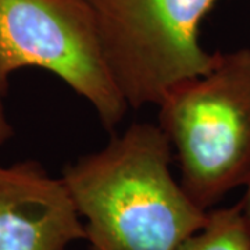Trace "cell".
<instances>
[{
    "label": "cell",
    "instance_id": "8",
    "mask_svg": "<svg viewBox=\"0 0 250 250\" xmlns=\"http://www.w3.org/2000/svg\"><path fill=\"white\" fill-rule=\"evenodd\" d=\"M239 206L242 207V211L246 217L248 223L250 224V184L246 187V190H245V195L242 197V200L239 202Z\"/></svg>",
    "mask_w": 250,
    "mask_h": 250
},
{
    "label": "cell",
    "instance_id": "6",
    "mask_svg": "<svg viewBox=\"0 0 250 250\" xmlns=\"http://www.w3.org/2000/svg\"><path fill=\"white\" fill-rule=\"evenodd\" d=\"M177 250H250V224L239 203L211 208L203 228L185 239Z\"/></svg>",
    "mask_w": 250,
    "mask_h": 250
},
{
    "label": "cell",
    "instance_id": "7",
    "mask_svg": "<svg viewBox=\"0 0 250 250\" xmlns=\"http://www.w3.org/2000/svg\"><path fill=\"white\" fill-rule=\"evenodd\" d=\"M3 98L4 96L0 93V146L4 145L13 136V125L10 124L7 114H6Z\"/></svg>",
    "mask_w": 250,
    "mask_h": 250
},
{
    "label": "cell",
    "instance_id": "5",
    "mask_svg": "<svg viewBox=\"0 0 250 250\" xmlns=\"http://www.w3.org/2000/svg\"><path fill=\"white\" fill-rule=\"evenodd\" d=\"M85 239L62 178L36 161L0 166V250H67Z\"/></svg>",
    "mask_w": 250,
    "mask_h": 250
},
{
    "label": "cell",
    "instance_id": "4",
    "mask_svg": "<svg viewBox=\"0 0 250 250\" xmlns=\"http://www.w3.org/2000/svg\"><path fill=\"white\" fill-rule=\"evenodd\" d=\"M38 67L57 75L93 106L106 129L128 104L117 89L85 0H0V93L10 77Z\"/></svg>",
    "mask_w": 250,
    "mask_h": 250
},
{
    "label": "cell",
    "instance_id": "3",
    "mask_svg": "<svg viewBox=\"0 0 250 250\" xmlns=\"http://www.w3.org/2000/svg\"><path fill=\"white\" fill-rule=\"evenodd\" d=\"M108 72L128 107L159 106L217 60L200 27L220 0H85Z\"/></svg>",
    "mask_w": 250,
    "mask_h": 250
},
{
    "label": "cell",
    "instance_id": "2",
    "mask_svg": "<svg viewBox=\"0 0 250 250\" xmlns=\"http://www.w3.org/2000/svg\"><path fill=\"white\" fill-rule=\"evenodd\" d=\"M159 125L178 159L181 185L210 211L250 184V49L221 53L208 71L163 99Z\"/></svg>",
    "mask_w": 250,
    "mask_h": 250
},
{
    "label": "cell",
    "instance_id": "1",
    "mask_svg": "<svg viewBox=\"0 0 250 250\" xmlns=\"http://www.w3.org/2000/svg\"><path fill=\"white\" fill-rule=\"evenodd\" d=\"M172 153L160 125L138 123L65 166L92 250H177L203 228L208 211L172 177Z\"/></svg>",
    "mask_w": 250,
    "mask_h": 250
}]
</instances>
